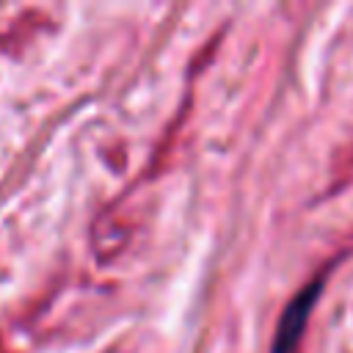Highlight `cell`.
I'll use <instances>...</instances> for the list:
<instances>
[{
    "mask_svg": "<svg viewBox=\"0 0 353 353\" xmlns=\"http://www.w3.org/2000/svg\"><path fill=\"white\" fill-rule=\"evenodd\" d=\"M320 287H323V279H314L312 284H306L284 309L281 320H279V328H276V342H273V353H290L295 347V342L301 339L303 334V325H306V317L320 295Z\"/></svg>",
    "mask_w": 353,
    "mask_h": 353,
    "instance_id": "1",
    "label": "cell"
}]
</instances>
